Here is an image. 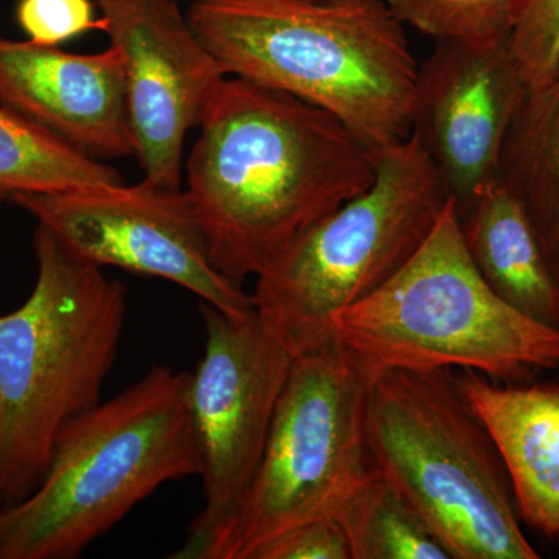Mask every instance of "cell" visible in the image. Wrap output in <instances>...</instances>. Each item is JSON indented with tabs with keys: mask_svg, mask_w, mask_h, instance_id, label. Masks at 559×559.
Segmentation results:
<instances>
[{
	"mask_svg": "<svg viewBox=\"0 0 559 559\" xmlns=\"http://www.w3.org/2000/svg\"><path fill=\"white\" fill-rule=\"evenodd\" d=\"M198 128L186 191L213 264L240 285L377 176L336 117L240 76L223 81Z\"/></svg>",
	"mask_w": 559,
	"mask_h": 559,
	"instance_id": "1",
	"label": "cell"
},
{
	"mask_svg": "<svg viewBox=\"0 0 559 559\" xmlns=\"http://www.w3.org/2000/svg\"><path fill=\"white\" fill-rule=\"evenodd\" d=\"M187 17L229 75L326 110L374 157L409 138L418 64L384 0H207Z\"/></svg>",
	"mask_w": 559,
	"mask_h": 559,
	"instance_id": "2",
	"label": "cell"
},
{
	"mask_svg": "<svg viewBox=\"0 0 559 559\" xmlns=\"http://www.w3.org/2000/svg\"><path fill=\"white\" fill-rule=\"evenodd\" d=\"M33 242L35 288L0 316V509L35 491L61 433L102 403L128 314L123 283L46 227Z\"/></svg>",
	"mask_w": 559,
	"mask_h": 559,
	"instance_id": "3",
	"label": "cell"
},
{
	"mask_svg": "<svg viewBox=\"0 0 559 559\" xmlns=\"http://www.w3.org/2000/svg\"><path fill=\"white\" fill-rule=\"evenodd\" d=\"M191 373L153 366L61 433L35 491L0 509V559H75L168 481L201 476Z\"/></svg>",
	"mask_w": 559,
	"mask_h": 559,
	"instance_id": "4",
	"label": "cell"
},
{
	"mask_svg": "<svg viewBox=\"0 0 559 559\" xmlns=\"http://www.w3.org/2000/svg\"><path fill=\"white\" fill-rule=\"evenodd\" d=\"M334 342L370 371H476L528 382L559 369V330L500 299L474 266L455 201L417 252L366 299L334 318Z\"/></svg>",
	"mask_w": 559,
	"mask_h": 559,
	"instance_id": "5",
	"label": "cell"
},
{
	"mask_svg": "<svg viewBox=\"0 0 559 559\" xmlns=\"http://www.w3.org/2000/svg\"><path fill=\"white\" fill-rule=\"evenodd\" d=\"M367 441L374 468L451 559H538L487 429L451 369L381 371L371 381Z\"/></svg>",
	"mask_w": 559,
	"mask_h": 559,
	"instance_id": "6",
	"label": "cell"
},
{
	"mask_svg": "<svg viewBox=\"0 0 559 559\" xmlns=\"http://www.w3.org/2000/svg\"><path fill=\"white\" fill-rule=\"evenodd\" d=\"M450 200L414 135L382 151L369 189L257 275L250 296L264 329L293 358L333 344L334 318L411 260Z\"/></svg>",
	"mask_w": 559,
	"mask_h": 559,
	"instance_id": "7",
	"label": "cell"
},
{
	"mask_svg": "<svg viewBox=\"0 0 559 559\" xmlns=\"http://www.w3.org/2000/svg\"><path fill=\"white\" fill-rule=\"evenodd\" d=\"M371 381L373 374L337 342L294 358L240 507L173 558L252 559L286 530L336 516L373 469L367 441Z\"/></svg>",
	"mask_w": 559,
	"mask_h": 559,
	"instance_id": "8",
	"label": "cell"
},
{
	"mask_svg": "<svg viewBox=\"0 0 559 559\" xmlns=\"http://www.w3.org/2000/svg\"><path fill=\"white\" fill-rule=\"evenodd\" d=\"M10 200L80 259L168 280L229 314H249L252 296L216 270L186 190L138 186L64 193H13Z\"/></svg>",
	"mask_w": 559,
	"mask_h": 559,
	"instance_id": "9",
	"label": "cell"
},
{
	"mask_svg": "<svg viewBox=\"0 0 559 559\" xmlns=\"http://www.w3.org/2000/svg\"><path fill=\"white\" fill-rule=\"evenodd\" d=\"M201 312L205 347L191 373V412L201 441L205 503L186 543L207 535L240 507L294 360L255 311L235 316L202 301Z\"/></svg>",
	"mask_w": 559,
	"mask_h": 559,
	"instance_id": "10",
	"label": "cell"
},
{
	"mask_svg": "<svg viewBox=\"0 0 559 559\" xmlns=\"http://www.w3.org/2000/svg\"><path fill=\"white\" fill-rule=\"evenodd\" d=\"M120 51L143 182L180 190L183 143L229 76L173 0H94Z\"/></svg>",
	"mask_w": 559,
	"mask_h": 559,
	"instance_id": "11",
	"label": "cell"
},
{
	"mask_svg": "<svg viewBox=\"0 0 559 559\" xmlns=\"http://www.w3.org/2000/svg\"><path fill=\"white\" fill-rule=\"evenodd\" d=\"M530 90L509 40H437L418 66L412 131L457 209L500 178L511 124Z\"/></svg>",
	"mask_w": 559,
	"mask_h": 559,
	"instance_id": "12",
	"label": "cell"
},
{
	"mask_svg": "<svg viewBox=\"0 0 559 559\" xmlns=\"http://www.w3.org/2000/svg\"><path fill=\"white\" fill-rule=\"evenodd\" d=\"M0 105L94 159L134 156L123 60L0 36Z\"/></svg>",
	"mask_w": 559,
	"mask_h": 559,
	"instance_id": "13",
	"label": "cell"
},
{
	"mask_svg": "<svg viewBox=\"0 0 559 559\" xmlns=\"http://www.w3.org/2000/svg\"><path fill=\"white\" fill-rule=\"evenodd\" d=\"M457 382L502 460L521 520L559 538L558 382H499L471 370Z\"/></svg>",
	"mask_w": 559,
	"mask_h": 559,
	"instance_id": "14",
	"label": "cell"
},
{
	"mask_svg": "<svg viewBox=\"0 0 559 559\" xmlns=\"http://www.w3.org/2000/svg\"><path fill=\"white\" fill-rule=\"evenodd\" d=\"M459 216L466 250L489 288L521 314L559 330V275L514 191L496 179Z\"/></svg>",
	"mask_w": 559,
	"mask_h": 559,
	"instance_id": "15",
	"label": "cell"
},
{
	"mask_svg": "<svg viewBox=\"0 0 559 559\" xmlns=\"http://www.w3.org/2000/svg\"><path fill=\"white\" fill-rule=\"evenodd\" d=\"M500 178L527 209L559 275V76L530 91L507 135Z\"/></svg>",
	"mask_w": 559,
	"mask_h": 559,
	"instance_id": "16",
	"label": "cell"
},
{
	"mask_svg": "<svg viewBox=\"0 0 559 559\" xmlns=\"http://www.w3.org/2000/svg\"><path fill=\"white\" fill-rule=\"evenodd\" d=\"M112 167L0 105V187L13 193H64L123 186Z\"/></svg>",
	"mask_w": 559,
	"mask_h": 559,
	"instance_id": "17",
	"label": "cell"
},
{
	"mask_svg": "<svg viewBox=\"0 0 559 559\" xmlns=\"http://www.w3.org/2000/svg\"><path fill=\"white\" fill-rule=\"evenodd\" d=\"M334 520L353 559H451L406 499L377 468L342 503Z\"/></svg>",
	"mask_w": 559,
	"mask_h": 559,
	"instance_id": "18",
	"label": "cell"
},
{
	"mask_svg": "<svg viewBox=\"0 0 559 559\" xmlns=\"http://www.w3.org/2000/svg\"><path fill=\"white\" fill-rule=\"evenodd\" d=\"M403 25L437 40L492 43L509 38L518 0H384Z\"/></svg>",
	"mask_w": 559,
	"mask_h": 559,
	"instance_id": "19",
	"label": "cell"
},
{
	"mask_svg": "<svg viewBox=\"0 0 559 559\" xmlns=\"http://www.w3.org/2000/svg\"><path fill=\"white\" fill-rule=\"evenodd\" d=\"M509 46L530 91L559 76V0H518Z\"/></svg>",
	"mask_w": 559,
	"mask_h": 559,
	"instance_id": "20",
	"label": "cell"
},
{
	"mask_svg": "<svg viewBox=\"0 0 559 559\" xmlns=\"http://www.w3.org/2000/svg\"><path fill=\"white\" fill-rule=\"evenodd\" d=\"M94 0H17L14 17L28 40L60 47L84 33L103 32Z\"/></svg>",
	"mask_w": 559,
	"mask_h": 559,
	"instance_id": "21",
	"label": "cell"
},
{
	"mask_svg": "<svg viewBox=\"0 0 559 559\" xmlns=\"http://www.w3.org/2000/svg\"><path fill=\"white\" fill-rule=\"evenodd\" d=\"M252 559H353V555L340 522L319 518L267 540Z\"/></svg>",
	"mask_w": 559,
	"mask_h": 559,
	"instance_id": "22",
	"label": "cell"
},
{
	"mask_svg": "<svg viewBox=\"0 0 559 559\" xmlns=\"http://www.w3.org/2000/svg\"><path fill=\"white\" fill-rule=\"evenodd\" d=\"M7 200H10V193L9 191L0 187V204H2V202Z\"/></svg>",
	"mask_w": 559,
	"mask_h": 559,
	"instance_id": "23",
	"label": "cell"
},
{
	"mask_svg": "<svg viewBox=\"0 0 559 559\" xmlns=\"http://www.w3.org/2000/svg\"><path fill=\"white\" fill-rule=\"evenodd\" d=\"M304 2L334 3V2H345V0H304Z\"/></svg>",
	"mask_w": 559,
	"mask_h": 559,
	"instance_id": "24",
	"label": "cell"
},
{
	"mask_svg": "<svg viewBox=\"0 0 559 559\" xmlns=\"http://www.w3.org/2000/svg\"><path fill=\"white\" fill-rule=\"evenodd\" d=\"M173 2H190V5L191 3H198V2H207V0H173Z\"/></svg>",
	"mask_w": 559,
	"mask_h": 559,
	"instance_id": "25",
	"label": "cell"
}]
</instances>
